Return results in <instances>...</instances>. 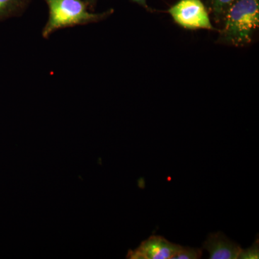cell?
<instances>
[{"label": "cell", "mask_w": 259, "mask_h": 259, "mask_svg": "<svg viewBox=\"0 0 259 259\" xmlns=\"http://www.w3.org/2000/svg\"><path fill=\"white\" fill-rule=\"evenodd\" d=\"M258 240L257 239L251 246L247 249L241 250L238 258L240 259H258L259 258Z\"/></svg>", "instance_id": "cell-9"}, {"label": "cell", "mask_w": 259, "mask_h": 259, "mask_svg": "<svg viewBox=\"0 0 259 259\" xmlns=\"http://www.w3.org/2000/svg\"><path fill=\"white\" fill-rule=\"evenodd\" d=\"M174 21L187 30H214L201 0H180L168 10Z\"/></svg>", "instance_id": "cell-3"}, {"label": "cell", "mask_w": 259, "mask_h": 259, "mask_svg": "<svg viewBox=\"0 0 259 259\" xmlns=\"http://www.w3.org/2000/svg\"><path fill=\"white\" fill-rule=\"evenodd\" d=\"M134 3H137L141 6L146 7V0H132Z\"/></svg>", "instance_id": "cell-10"}, {"label": "cell", "mask_w": 259, "mask_h": 259, "mask_svg": "<svg viewBox=\"0 0 259 259\" xmlns=\"http://www.w3.org/2000/svg\"><path fill=\"white\" fill-rule=\"evenodd\" d=\"M182 248L160 236H152L142 242L139 248L130 250L127 258L132 259H170Z\"/></svg>", "instance_id": "cell-4"}, {"label": "cell", "mask_w": 259, "mask_h": 259, "mask_svg": "<svg viewBox=\"0 0 259 259\" xmlns=\"http://www.w3.org/2000/svg\"><path fill=\"white\" fill-rule=\"evenodd\" d=\"M202 255V249L201 248L182 246L171 259H198L201 258Z\"/></svg>", "instance_id": "cell-8"}, {"label": "cell", "mask_w": 259, "mask_h": 259, "mask_svg": "<svg viewBox=\"0 0 259 259\" xmlns=\"http://www.w3.org/2000/svg\"><path fill=\"white\" fill-rule=\"evenodd\" d=\"M49 9V17L42 29V35L49 38L59 29L87 25L101 21L112 14V10L102 13L89 11L84 0H44Z\"/></svg>", "instance_id": "cell-2"}, {"label": "cell", "mask_w": 259, "mask_h": 259, "mask_svg": "<svg viewBox=\"0 0 259 259\" xmlns=\"http://www.w3.org/2000/svg\"><path fill=\"white\" fill-rule=\"evenodd\" d=\"M219 41L244 47L250 44L259 25V0H236L223 20Z\"/></svg>", "instance_id": "cell-1"}, {"label": "cell", "mask_w": 259, "mask_h": 259, "mask_svg": "<svg viewBox=\"0 0 259 259\" xmlns=\"http://www.w3.org/2000/svg\"><path fill=\"white\" fill-rule=\"evenodd\" d=\"M88 3L89 7H93L95 3H97V0H84Z\"/></svg>", "instance_id": "cell-11"}, {"label": "cell", "mask_w": 259, "mask_h": 259, "mask_svg": "<svg viewBox=\"0 0 259 259\" xmlns=\"http://www.w3.org/2000/svg\"><path fill=\"white\" fill-rule=\"evenodd\" d=\"M210 10L217 22H223L227 11L236 0H208Z\"/></svg>", "instance_id": "cell-7"}, {"label": "cell", "mask_w": 259, "mask_h": 259, "mask_svg": "<svg viewBox=\"0 0 259 259\" xmlns=\"http://www.w3.org/2000/svg\"><path fill=\"white\" fill-rule=\"evenodd\" d=\"M32 0H0V20L23 14Z\"/></svg>", "instance_id": "cell-6"}, {"label": "cell", "mask_w": 259, "mask_h": 259, "mask_svg": "<svg viewBox=\"0 0 259 259\" xmlns=\"http://www.w3.org/2000/svg\"><path fill=\"white\" fill-rule=\"evenodd\" d=\"M210 259H236L242 250L241 246L227 238L221 232L210 233L203 243Z\"/></svg>", "instance_id": "cell-5"}]
</instances>
